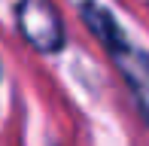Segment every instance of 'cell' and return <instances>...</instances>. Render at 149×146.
<instances>
[{
    "mask_svg": "<svg viewBox=\"0 0 149 146\" xmlns=\"http://www.w3.org/2000/svg\"><path fill=\"white\" fill-rule=\"evenodd\" d=\"M15 24L28 46H33L43 55H58L64 49V22L52 0H18L15 6Z\"/></svg>",
    "mask_w": 149,
    "mask_h": 146,
    "instance_id": "cell-1",
    "label": "cell"
},
{
    "mask_svg": "<svg viewBox=\"0 0 149 146\" xmlns=\"http://www.w3.org/2000/svg\"><path fill=\"white\" fill-rule=\"evenodd\" d=\"M107 55L113 58V64L119 67L122 79L128 82V88L134 95V104H137L140 116H143V122L149 128V52L131 46L128 37H122L119 43H113L107 49Z\"/></svg>",
    "mask_w": 149,
    "mask_h": 146,
    "instance_id": "cell-2",
    "label": "cell"
},
{
    "mask_svg": "<svg viewBox=\"0 0 149 146\" xmlns=\"http://www.w3.org/2000/svg\"><path fill=\"white\" fill-rule=\"evenodd\" d=\"M79 12H82L85 28L94 34V40H97L104 49H110L113 43H119V40L125 37L122 28H119V22L113 18V12L107 9V6L94 3V0H82V3H79Z\"/></svg>",
    "mask_w": 149,
    "mask_h": 146,
    "instance_id": "cell-3",
    "label": "cell"
}]
</instances>
